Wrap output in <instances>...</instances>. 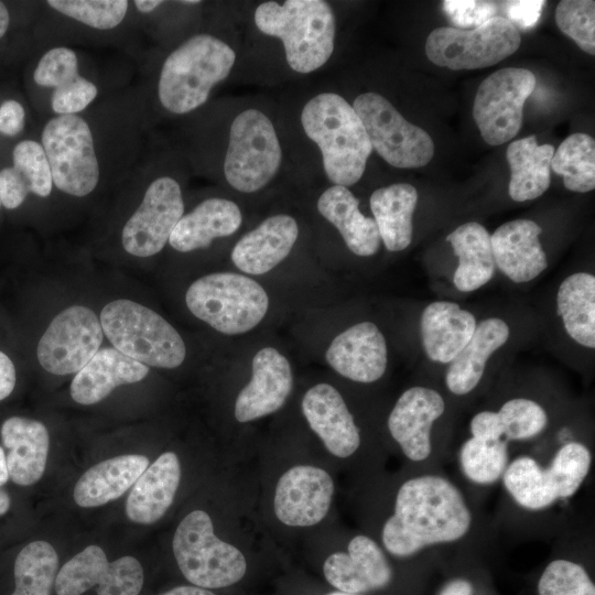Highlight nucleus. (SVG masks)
<instances>
[{
	"instance_id": "60",
	"label": "nucleus",
	"mask_w": 595,
	"mask_h": 595,
	"mask_svg": "<svg viewBox=\"0 0 595 595\" xmlns=\"http://www.w3.org/2000/svg\"><path fill=\"white\" fill-rule=\"evenodd\" d=\"M326 595H354V594H348V593H344V592H332V593H328Z\"/></svg>"
},
{
	"instance_id": "20",
	"label": "nucleus",
	"mask_w": 595,
	"mask_h": 595,
	"mask_svg": "<svg viewBox=\"0 0 595 595\" xmlns=\"http://www.w3.org/2000/svg\"><path fill=\"white\" fill-rule=\"evenodd\" d=\"M323 573L333 587L354 595L382 588L392 576L382 550L363 534L350 540L347 552L331 554L323 564Z\"/></svg>"
},
{
	"instance_id": "30",
	"label": "nucleus",
	"mask_w": 595,
	"mask_h": 595,
	"mask_svg": "<svg viewBox=\"0 0 595 595\" xmlns=\"http://www.w3.org/2000/svg\"><path fill=\"white\" fill-rule=\"evenodd\" d=\"M509 335L510 328L501 318L488 317L479 322L469 342L450 363L445 377L448 390L457 396L474 390L490 356L507 343Z\"/></svg>"
},
{
	"instance_id": "34",
	"label": "nucleus",
	"mask_w": 595,
	"mask_h": 595,
	"mask_svg": "<svg viewBox=\"0 0 595 595\" xmlns=\"http://www.w3.org/2000/svg\"><path fill=\"white\" fill-rule=\"evenodd\" d=\"M416 190L408 183L380 187L369 198L379 236L389 251H402L412 241Z\"/></svg>"
},
{
	"instance_id": "8",
	"label": "nucleus",
	"mask_w": 595,
	"mask_h": 595,
	"mask_svg": "<svg viewBox=\"0 0 595 595\" xmlns=\"http://www.w3.org/2000/svg\"><path fill=\"white\" fill-rule=\"evenodd\" d=\"M282 155L270 117L258 108L244 109L230 123L223 164L225 180L240 193L258 192L278 174Z\"/></svg>"
},
{
	"instance_id": "6",
	"label": "nucleus",
	"mask_w": 595,
	"mask_h": 595,
	"mask_svg": "<svg viewBox=\"0 0 595 595\" xmlns=\"http://www.w3.org/2000/svg\"><path fill=\"white\" fill-rule=\"evenodd\" d=\"M185 302L194 316L226 335L252 329L269 307L268 294L257 281L232 272L197 279L187 289Z\"/></svg>"
},
{
	"instance_id": "37",
	"label": "nucleus",
	"mask_w": 595,
	"mask_h": 595,
	"mask_svg": "<svg viewBox=\"0 0 595 595\" xmlns=\"http://www.w3.org/2000/svg\"><path fill=\"white\" fill-rule=\"evenodd\" d=\"M550 169L563 177L564 186L586 193L595 187V141L586 133L569 136L553 153Z\"/></svg>"
},
{
	"instance_id": "61",
	"label": "nucleus",
	"mask_w": 595,
	"mask_h": 595,
	"mask_svg": "<svg viewBox=\"0 0 595 595\" xmlns=\"http://www.w3.org/2000/svg\"><path fill=\"white\" fill-rule=\"evenodd\" d=\"M0 206H1V199H0Z\"/></svg>"
},
{
	"instance_id": "42",
	"label": "nucleus",
	"mask_w": 595,
	"mask_h": 595,
	"mask_svg": "<svg viewBox=\"0 0 595 595\" xmlns=\"http://www.w3.org/2000/svg\"><path fill=\"white\" fill-rule=\"evenodd\" d=\"M60 13L98 30H110L126 17L127 0H48Z\"/></svg>"
},
{
	"instance_id": "23",
	"label": "nucleus",
	"mask_w": 595,
	"mask_h": 595,
	"mask_svg": "<svg viewBox=\"0 0 595 595\" xmlns=\"http://www.w3.org/2000/svg\"><path fill=\"white\" fill-rule=\"evenodd\" d=\"M298 237L299 226L292 216H270L237 241L231 261L245 273H267L289 256Z\"/></svg>"
},
{
	"instance_id": "17",
	"label": "nucleus",
	"mask_w": 595,
	"mask_h": 595,
	"mask_svg": "<svg viewBox=\"0 0 595 595\" xmlns=\"http://www.w3.org/2000/svg\"><path fill=\"white\" fill-rule=\"evenodd\" d=\"M293 385L289 360L275 348L260 349L252 358L250 381L235 401V418L245 423L278 411Z\"/></svg>"
},
{
	"instance_id": "57",
	"label": "nucleus",
	"mask_w": 595,
	"mask_h": 595,
	"mask_svg": "<svg viewBox=\"0 0 595 595\" xmlns=\"http://www.w3.org/2000/svg\"><path fill=\"white\" fill-rule=\"evenodd\" d=\"M9 479V473L7 468L6 454L0 446V486L6 484Z\"/></svg>"
},
{
	"instance_id": "5",
	"label": "nucleus",
	"mask_w": 595,
	"mask_h": 595,
	"mask_svg": "<svg viewBox=\"0 0 595 595\" xmlns=\"http://www.w3.org/2000/svg\"><path fill=\"white\" fill-rule=\"evenodd\" d=\"M100 324L113 348L145 366L172 369L185 359L186 348L178 332L137 302L119 299L108 303Z\"/></svg>"
},
{
	"instance_id": "43",
	"label": "nucleus",
	"mask_w": 595,
	"mask_h": 595,
	"mask_svg": "<svg viewBox=\"0 0 595 595\" xmlns=\"http://www.w3.org/2000/svg\"><path fill=\"white\" fill-rule=\"evenodd\" d=\"M497 413L507 440L531 439L541 433L548 424L545 410L531 399H510Z\"/></svg>"
},
{
	"instance_id": "55",
	"label": "nucleus",
	"mask_w": 595,
	"mask_h": 595,
	"mask_svg": "<svg viewBox=\"0 0 595 595\" xmlns=\"http://www.w3.org/2000/svg\"><path fill=\"white\" fill-rule=\"evenodd\" d=\"M136 8L141 13H150L153 10H155L158 7H160L163 1L161 0H136L134 2Z\"/></svg>"
},
{
	"instance_id": "11",
	"label": "nucleus",
	"mask_w": 595,
	"mask_h": 595,
	"mask_svg": "<svg viewBox=\"0 0 595 595\" xmlns=\"http://www.w3.org/2000/svg\"><path fill=\"white\" fill-rule=\"evenodd\" d=\"M353 108L361 120L372 149L390 165L415 169L433 158L432 138L409 122L383 96L368 91L358 95Z\"/></svg>"
},
{
	"instance_id": "39",
	"label": "nucleus",
	"mask_w": 595,
	"mask_h": 595,
	"mask_svg": "<svg viewBox=\"0 0 595 595\" xmlns=\"http://www.w3.org/2000/svg\"><path fill=\"white\" fill-rule=\"evenodd\" d=\"M504 485L511 497L530 510H540L558 498L550 483L547 468L529 456H520L506 467Z\"/></svg>"
},
{
	"instance_id": "13",
	"label": "nucleus",
	"mask_w": 595,
	"mask_h": 595,
	"mask_svg": "<svg viewBox=\"0 0 595 595\" xmlns=\"http://www.w3.org/2000/svg\"><path fill=\"white\" fill-rule=\"evenodd\" d=\"M104 332L94 311L72 305L58 313L37 344L41 366L53 375L78 372L100 349Z\"/></svg>"
},
{
	"instance_id": "51",
	"label": "nucleus",
	"mask_w": 595,
	"mask_h": 595,
	"mask_svg": "<svg viewBox=\"0 0 595 595\" xmlns=\"http://www.w3.org/2000/svg\"><path fill=\"white\" fill-rule=\"evenodd\" d=\"M24 109L17 100H6L0 106V133L14 137L24 127Z\"/></svg>"
},
{
	"instance_id": "19",
	"label": "nucleus",
	"mask_w": 595,
	"mask_h": 595,
	"mask_svg": "<svg viewBox=\"0 0 595 595\" xmlns=\"http://www.w3.org/2000/svg\"><path fill=\"white\" fill-rule=\"evenodd\" d=\"M325 358L340 376L370 383L380 379L386 371V338L372 322L357 323L332 340Z\"/></svg>"
},
{
	"instance_id": "4",
	"label": "nucleus",
	"mask_w": 595,
	"mask_h": 595,
	"mask_svg": "<svg viewBox=\"0 0 595 595\" xmlns=\"http://www.w3.org/2000/svg\"><path fill=\"white\" fill-rule=\"evenodd\" d=\"M235 62L236 52L224 40L207 33L191 36L162 65L158 84L161 105L175 115L195 110L229 76Z\"/></svg>"
},
{
	"instance_id": "33",
	"label": "nucleus",
	"mask_w": 595,
	"mask_h": 595,
	"mask_svg": "<svg viewBox=\"0 0 595 595\" xmlns=\"http://www.w3.org/2000/svg\"><path fill=\"white\" fill-rule=\"evenodd\" d=\"M458 259L453 283L461 292H473L488 283L496 271L490 234L469 221L455 228L447 237Z\"/></svg>"
},
{
	"instance_id": "14",
	"label": "nucleus",
	"mask_w": 595,
	"mask_h": 595,
	"mask_svg": "<svg viewBox=\"0 0 595 595\" xmlns=\"http://www.w3.org/2000/svg\"><path fill=\"white\" fill-rule=\"evenodd\" d=\"M183 213L184 202L180 184L170 176L155 178L122 229L121 241L125 250L141 258L160 252Z\"/></svg>"
},
{
	"instance_id": "25",
	"label": "nucleus",
	"mask_w": 595,
	"mask_h": 595,
	"mask_svg": "<svg viewBox=\"0 0 595 595\" xmlns=\"http://www.w3.org/2000/svg\"><path fill=\"white\" fill-rule=\"evenodd\" d=\"M148 374V366L116 348H101L76 372L71 383V396L79 404H95L117 387L141 381Z\"/></svg>"
},
{
	"instance_id": "53",
	"label": "nucleus",
	"mask_w": 595,
	"mask_h": 595,
	"mask_svg": "<svg viewBox=\"0 0 595 595\" xmlns=\"http://www.w3.org/2000/svg\"><path fill=\"white\" fill-rule=\"evenodd\" d=\"M473 586L466 580H454L447 583L439 595H472Z\"/></svg>"
},
{
	"instance_id": "27",
	"label": "nucleus",
	"mask_w": 595,
	"mask_h": 595,
	"mask_svg": "<svg viewBox=\"0 0 595 595\" xmlns=\"http://www.w3.org/2000/svg\"><path fill=\"white\" fill-rule=\"evenodd\" d=\"M1 441L9 477L20 486L35 484L43 475L50 436L46 426L36 420L12 416L1 425Z\"/></svg>"
},
{
	"instance_id": "1",
	"label": "nucleus",
	"mask_w": 595,
	"mask_h": 595,
	"mask_svg": "<svg viewBox=\"0 0 595 595\" xmlns=\"http://www.w3.org/2000/svg\"><path fill=\"white\" fill-rule=\"evenodd\" d=\"M472 517L459 490L445 478L426 475L404 482L394 512L383 524L382 543L396 556L464 537Z\"/></svg>"
},
{
	"instance_id": "56",
	"label": "nucleus",
	"mask_w": 595,
	"mask_h": 595,
	"mask_svg": "<svg viewBox=\"0 0 595 595\" xmlns=\"http://www.w3.org/2000/svg\"><path fill=\"white\" fill-rule=\"evenodd\" d=\"M10 23V14L9 11L3 2L0 1V37H2Z\"/></svg>"
},
{
	"instance_id": "9",
	"label": "nucleus",
	"mask_w": 595,
	"mask_h": 595,
	"mask_svg": "<svg viewBox=\"0 0 595 595\" xmlns=\"http://www.w3.org/2000/svg\"><path fill=\"white\" fill-rule=\"evenodd\" d=\"M521 36L505 17L496 15L472 30L434 29L425 42L428 58L450 69H477L493 66L513 54Z\"/></svg>"
},
{
	"instance_id": "41",
	"label": "nucleus",
	"mask_w": 595,
	"mask_h": 595,
	"mask_svg": "<svg viewBox=\"0 0 595 595\" xmlns=\"http://www.w3.org/2000/svg\"><path fill=\"white\" fill-rule=\"evenodd\" d=\"M591 463V452L578 442H570L556 452L547 473L558 499L576 493L589 472Z\"/></svg>"
},
{
	"instance_id": "29",
	"label": "nucleus",
	"mask_w": 595,
	"mask_h": 595,
	"mask_svg": "<svg viewBox=\"0 0 595 595\" xmlns=\"http://www.w3.org/2000/svg\"><path fill=\"white\" fill-rule=\"evenodd\" d=\"M316 206L353 253L369 257L379 250L381 239L377 225L374 218L361 214L359 201L348 187L332 185L321 194Z\"/></svg>"
},
{
	"instance_id": "31",
	"label": "nucleus",
	"mask_w": 595,
	"mask_h": 595,
	"mask_svg": "<svg viewBox=\"0 0 595 595\" xmlns=\"http://www.w3.org/2000/svg\"><path fill=\"white\" fill-rule=\"evenodd\" d=\"M144 455L129 454L102 461L87 469L74 488L75 502L85 508L102 506L122 496L148 468Z\"/></svg>"
},
{
	"instance_id": "40",
	"label": "nucleus",
	"mask_w": 595,
	"mask_h": 595,
	"mask_svg": "<svg viewBox=\"0 0 595 595\" xmlns=\"http://www.w3.org/2000/svg\"><path fill=\"white\" fill-rule=\"evenodd\" d=\"M462 468L472 482L491 484L505 472L508 463L507 442L467 440L459 452Z\"/></svg>"
},
{
	"instance_id": "16",
	"label": "nucleus",
	"mask_w": 595,
	"mask_h": 595,
	"mask_svg": "<svg viewBox=\"0 0 595 595\" xmlns=\"http://www.w3.org/2000/svg\"><path fill=\"white\" fill-rule=\"evenodd\" d=\"M333 494V479L326 470L312 465L293 466L278 480L274 513L285 526H314L327 515Z\"/></svg>"
},
{
	"instance_id": "12",
	"label": "nucleus",
	"mask_w": 595,
	"mask_h": 595,
	"mask_svg": "<svg viewBox=\"0 0 595 595\" xmlns=\"http://www.w3.org/2000/svg\"><path fill=\"white\" fill-rule=\"evenodd\" d=\"M537 84L534 74L520 67H506L479 85L473 117L483 139L490 145L511 140L520 130L524 101Z\"/></svg>"
},
{
	"instance_id": "10",
	"label": "nucleus",
	"mask_w": 595,
	"mask_h": 595,
	"mask_svg": "<svg viewBox=\"0 0 595 595\" xmlns=\"http://www.w3.org/2000/svg\"><path fill=\"white\" fill-rule=\"evenodd\" d=\"M42 147L53 184L62 192L83 197L91 193L100 170L88 123L77 115L52 118L42 131Z\"/></svg>"
},
{
	"instance_id": "47",
	"label": "nucleus",
	"mask_w": 595,
	"mask_h": 595,
	"mask_svg": "<svg viewBox=\"0 0 595 595\" xmlns=\"http://www.w3.org/2000/svg\"><path fill=\"white\" fill-rule=\"evenodd\" d=\"M97 94L96 85L79 75L71 83L54 89L51 106L58 116L76 115L84 110Z\"/></svg>"
},
{
	"instance_id": "36",
	"label": "nucleus",
	"mask_w": 595,
	"mask_h": 595,
	"mask_svg": "<svg viewBox=\"0 0 595 595\" xmlns=\"http://www.w3.org/2000/svg\"><path fill=\"white\" fill-rule=\"evenodd\" d=\"M556 312L566 334L576 344L595 347V277L592 273L575 272L561 282Z\"/></svg>"
},
{
	"instance_id": "45",
	"label": "nucleus",
	"mask_w": 595,
	"mask_h": 595,
	"mask_svg": "<svg viewBox=\"0 0 595 595\" xmlns=\"http://www.w3.org/2000/svg\"><path fill=\"white\" fill-rule=\"evenodd\" d=\"M539 595H595V586L580 564L555 560L544 569L539 583Z\"/></svg>"
},
{
	"instance_id": "7",
	"label": "nucleus",
	"mask_w": 595,
	"mask_h": 595,
	"mask_svg": "<svg viewBox=\"0 0 595 595\" xmlns=\"http://www.w3.org/2000/svg\"><path fill=\"white\" fill-rule=\"evenodd\" d=\"M172 549L184 577L202 588L231 586L247 571L242 552L215 536L213 521L203 510L191 511L182 519Z\"/></svg>"
},
{
	"instance_id": "24",
	"label": "nucleus",
	"mask_w": 595,
	"mask_h": 595,
	"mask_svg": "<svg viewBox=\"0 0 595 595\" xmlns=\"http://www.w3.org/2000/svg\"><path fill=\"white\" fill-rule=\"evenodd\" d=\"M473 313L450 301H434L421 314L423 349L430 360L450 364L466 346L476 328Z\"/></svg>"
},
{
	"instance_id": "32",
	"label": "nucleus",
	"mask_w": 595,
	"mask_h": 595,
	"mask_svg": "<svg viewBox=\"0 0 595 595\" xmlns=\"http://www.w3.org/2000/svg\"><path fill=\"white\" fill-rule=\"evenodd\" d=\"M13 165L0 171V199L8 209L19 207L33 193L46 197L52 192L51 169L42 144L23 140L13 149Z\"/></svg>"
},
{
	"instance_id": "44",
	"label": "nucleus",
	"mask_w": 595,
	"mask_h": 595,
	"mask_svg": "<svg viewBox=\"0 0 595 595\" xmlns=\"http://www.w3.org/2000/svg\"><path fill=\"white\" fill-rule=\"evenodd\" d=\"M559 29L587 54H595V2L562 0L555 9Z\"/></svg>"
},
{
	"instance_id": "52",
	"label": "nucleus",
	"mask_w": 595,
	"mask_h": 595,
	"mask_svg": "<svg viewBox=\"0 0 595 595\" xmlns=\"http://www.w3.org/2000/svg\"><path fill=\"white\" fill-rule=\"evenodd\" d=\"M15 369L11 359L0 350V401L14 389Z\"/></svg>"
},
{
	"instance_id": "46",
	"label": "nucleus",
	"mask_w": 595,
	"mask_h": 595,
	"mask_svg": "<svg viewBox=\"0 0 595 595\" xmlns=\"http://www.w3.org/2000/svg\"><path fill=\"white\" fill-rule=\"evenodd\" d=\"M77 76L79 73L75 52L68 47H54L41 57L33 79L39 86L56 89Z\"/></svg>"
},
{
	"instance_id": "58",
	"label": "nucleus",
	"mask_w": 595,
	"mask_h": 595,
	"mask_svg": "<svg viewBox=\"0 0 595 595\" xmlns=\"http://www.w3.org/2000/svg\"><path fill=\"white\" fill-rule=\"evenodd\" d=\"M9 508H10V497L3 489H0V516L6 513L9 510Z\"/></svg>"
},
{
	"instance_id": "48",
	"label": "nucleus",
	"mask_w": 595,
	"mask_h": 595,
	"mask_svg": "<svg viewBox=\"0 0 595 595\" xmlns=\"http://www.w3.org/2000/svg\"><path fill=\"white\" fill-rule=\"evenodd\" d=\"M442 8L451 21L461 28L479 26L496 17L498 4L484 0H445Z\"/></svg>"
},
{
	"instance_id": "2",
	"label": "nucleus",
	"mask_w": 595,
	"mask_h": 595,
	"mask_svg": "<svg viewBox=\"0 0 595 595\" xmlns=\"http://www.w3.org/2000/svg\"><path fill=\"white\" fill-rule=\"evenodd\" d=\"M300 120L304 133L321 152L327 180L345 187L356 184L372 147L353 106L339 94L323 91L304 104Z\"/></svg>"
},
{
	"instance_id": "59",
	"label": "nucleus",
	"mask_w": 595,
	"mask_h": 595,
	"mask_svg": "<svg viewBox=\"0 0 595 595\" xmlns=\"http://www.w3.org/2000/svg\"><path fill=\"white\" fill-rule=\"evenodd\" d=\"M181 3L192 6V4H198V3H201V1H198V0H188V1H181Z\"/></svg>"
},
{
	"instance_id": "3",
	"label": "nucleus",
	"mask_w": 595,
	"mask_h": 595,
	"mask_svg": "<svg viewBox=\"0 0 595 595\" xmlns=\"http://www.w3.org/2000/svg\"><path fill=\"white\" fill-rule=\"evenodd\" d=\"M256 28L281 41L289 67L310 74L324 66L335 47L336 20L324 0L263 1L253 12Z\"/></svg>"
},
{
	"instance_id": "35",
	"label": "nucleus",
	"mask_w": 595,
	"mask_h": 595,
	"mask_svg": "<svg viewBox=\"0 0 595 595\" xmlns=\"http://www.w3.org/2000/svg\"><path fill=\"white\" fill-rule=\"evenodd\" d=\"M551 144L539 145L536 137L511 142L507 148L510 166L509 196L526 202L541 196L550 186Z\"/></svg>"
},
{
	"instance_id": "22",
	"label": "nucleus",
	"mask_w": 595,
	"mask_h": 595,
	"mask_svg": "<svg viewBox=\"0 0 595 595\" xmlns=\"http://www.w3.org/2000/svg\"><path fill=\"white\" fill-rule=\"evenodd\" d=\"M541 231L533 220L520 218L500 225L490 235L496 268L512 282H529L547 269Z\"/></svg>"
},
{
	"instance_id": "21",
	"label": "nucleus",
	"mask_w": 595,
	"mask_h": 595,
	"mask_svg": "<svg viewBox=\"0 0 595 595\" xmlns=\"http://www.w3.org/2000/svg\"><path fill=\"white\" fill-rule=\"evenodd\" d=\"M302 412L331 454L345 458L359 447V430L343 397L333 386L318 383L310 388L302 399Z\"/></svg>"
},
{
	"instance_id": "54",
	"label": "nucleus",
	"mask_w": 595,
	"mask_h": 595,
	"mask_svg": "<svg viewBox=\"0 0 595 595\" xmlns=\"http://www.w3.org/2000/svg\"><path fill=\"white\" fill-rule=\"evenodd\" d=\"M160 595H215L213 592L206 588H202L195 585H182L169 589Z\"/></svg>"
},
{
	"instance_id": "18",
	"label": "nucleus",
	"mask_w": 595,
	"mask_h": 595,
	"mask_svg": "<svg viewBox=\"0 0 595 595\" xmlns=\"http://www.w3.org/2000/svg\"><path fill=\"white\" fill-rule=\"evenodd\" d=\"M442 396L426 387H411L397 400L388 418L391 436L411 461L420 462L431 453V429L443 414Z\"/></svg>"
},
{
	"instance_id": "28",
	"label": "nucleus",
	"mask_w": 595,
	"mask_h": 595,
	"mask_svg": "<svg viewBox=\"0 0 595 595\" xmlns=\"http://www.w3.org/2000/svg\"><path fill=\"white\" fill-rule=\"evenodd\" d=\"M241 223L242 214L235 202L220 197L207 198L182 216L169 244L181 252L203 249L216 238L235 234Z\"/></svg>"
},
{
	"instance_id": "49",
	"label": "nucleus",
	"mask_w": 595,
	"mask_h": 595,
	"mask_svg": "<svg viewBox=\"0 0 595 595\" xmlns=\"http://www.w3.org/2000/svg\"><path fill=\"white\" fill-rule=\"evenodd\" d=\"M544 4L543 0H512L502 2V9L516 28L528 30L538 23Z\"/></svg>"
},
{
	"instance_id": "26",
	"label": "nucleus",
	"mask_w": 595,
	"mask_h": 595,
	"mask_svg": "<svg viewBox=\"0 0 595 595\" xmlns=\"http://www.w3.org/2000/svg\"><path fill=\"white\" fill-rule=\"evenodd\" d=\"M181 479V464L174 452L161 454L137 479L126 501L132 522L151 524L172 505Z\"/></svg>"
},
{
	"instance_id": "15",
	"label": "nucleus",
	"mask_w": 595,
	"mask_h": 595,
	"mask_svg": "<svg viewBox=\"0 0 595 595\" xmlns=\"http://www.w3.org/2000/svg\"><path fill=\"white\" fill-rule=\"evenodd\" d=\"M143 569L130 555L109 562L98 545H88L67 561L55 578L57 595H80L97 586V595H139Z\"/></svg>"
},
{
	"instance_id": "50",
	"label": "nucleus",
	"mask_w": 595,
	"mask_h": 595,
	"mask_svg": "<svg viewBox=\"0 0 595 595\" xmlns=\"http://www.w3.org/2000/svg\"><path fill=\"white\" fill-rule=\"evenodd\" d=\"M470 432L474 439L482 441H497L504 435L502 426L497 412L482 411L470 421Z\"/></svg>"
},
{
	"instance_id": "38",
	"label": "nucleus",
	"mask_w": 595,
	"mask_h": 595,
	"mask_svg": "<svg viewBox=\"0 0 595 595\" xmlns=\"http://www.w3.org/2000/svg\"><path fill=\"white\" fill-rule=\"evenodd\" d=\"M57 566V553L48 542L29 543L14 562L15 589L12 595H50Z\"/></svg>"
}]
</instances>
